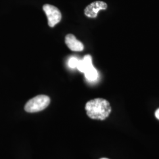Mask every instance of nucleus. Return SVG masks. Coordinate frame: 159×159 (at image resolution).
<instances>
[{"instance_id":"obj_1","label":"nucleus","mask_w":159,"mask_h":159,"mask_svg":"<svg viewBox=\"0 0 159 159\" xmlns=\"http://www.w3.org/2000/svg\"><path fill=\"white\" fill-rule=\"evenodd\" d=\"M87 116L92 119L104 120L111 111V107L107 100L97 98L86 103L85 107Z\"/></svg>"},{"instance_id":"obj_2","label":"nucleus","mask_w":159,"mask_h":159,"mask_svg":"<svg viewBox=\"0 0 159 159\" xmlns=\"http://www.w3.org/2000/svg\"><path fill=\"white\" fill-rule=\"evenodd\" d=\"M50 103V97L39 95L30 99L25 105L24 110L28 113H37L47 108Z\"/></svg>"},{"instance_id":"obj_3","label":"nucleus","mask_w":159,"mask_h":159,"mask_svg":"<svg viewBox=\"0 0 159 159\" xmlns=\"http://www.w3.org/2000/svg\"><path fill=\"white\" fill-rule=\"evenodd\" d=\"M43 10L48 19V25L54 27L61 20V13L56 7L50 4H45L43 6Z\"/></svg>"},{"instance_id":"obj_4","label":"nucleus","mask_w":159,"mask_h":159,"mask_svg":"<svg viewBox=\"0 0 159 159\" xmlns=\"http://www.w3.org/2000/svg\"><path fill=\"white\" fill-rule=\"evenodd\" d=\"M107 8V5L106 2L101 1H94L85 7L84 14L87 17L96 18L100 10H104Z\"/></svg>"},{"instance_id":"obj_5","label":"nucleus","mask_w":159,"mask_h":159,"mask_svg":"<svg viewBox=\"0 0 159 159\" xmlns=\"http://www.w3.org/2000/svg\"><path fill=\"white\" fill-rule=\"evenodd\" d=\"M65 43L71 51H81L84 50L83 44L77 40L73 34H67L65 37Z\"/></svg>"},{"instance_id":"obj_6","label":"nucleus","mask_w":159,"mask_h":159,"mask_svg":"<svg viewBox=\"0 0 159 159\" xmlns=\"http://www.w3.org/2000/svg\"><path fill=\"white\" fill-rule=\"evenodd\" d=\"M92 58L90 55H86L83 60H79L77 68L81 73H84L85 71L91 66H93Z\"/></svg>"},{"instance_id":"obj_7","label":"nucleus","mask_w":159,"mask_h":159,"mask_svg":"<svg viewBox=\"0 0 159 159\" xmlns=\"http://www.w3.org/2000/svg\"><path fill=\"white\" fill-rule=\"evenodd\" d=\"M84 73L86 79L89 81H94L98 77V71L93 66L88 68Z\"/></svg>"},{"instance_id":"obj_8","label":"nucleus","mask_w":159,"mask_h":159,"mask_svg":"<svg viewBox=\"0 0 159 159\" xmlns=\"http://www.w3.org/2000/svg\"><path fill=\"white\" fill-rule=\"evenodd\" d=\"M79 60L75 57H71L68 60V65L71 68H77Z\"/></svg>"},{"instance_id":"obj_9","label":"nucleus","mask_w":159,"mask_h":159,"mask_svg":"<svg viewBox=\"0 0 159 159\" xmlns=\"http://www.w3.org/2000/svg\"><path fill=\"white\" fill-rule=\"evenodd\" d=\"M155 116H156V117L157 119L159 120V108H158V109L156 111V112H155Z\"/></svg>"},{"instance_id":"obj_10","label":"nucleus","mask_w":159,"mask_h":159,"mask_svg":"<svg viewBox=\"0 0 159 159\" xmlns=\"http://www.w3.org/2000/svg\"><path fill=\"white\" fill-rule=\"evenodd\" d=\"M107 159V158H102V159Z\"/></svg>"}]
</instances>
